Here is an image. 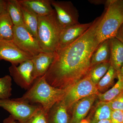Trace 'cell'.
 Wrapping results in <instances>:
<instances>
[{
    "label": "cell",
    "instance_id": "15",
    "mask_svg": "<svg viewBox=\"0 0 123 123\" xmlns=\"http://www.w3.org/2000/svg\"><path fill=\"white\" fill-rule=\"evenodd\" d=\"M19 3L30 9L38 17H44L55 11L51 0H18Z\"/></svg>",
    "mask_w": 123,
    "mask_h": 123
},
{
    "label": "cell",
    "instance_id": "26",
    "mask_svg": "<svg viewBox=\"0 0 123 123\" xmlns=\"http://www.w3.org/2000/svg\"><path fill=\"white\" fill-rule=\"evenodd\" d=\"M25 123H48V113L40 106Z\"/></svg>",
    "mask_w": 123,
    "mask_h": 123
},
{
    "label": "cell",
    "instance_id": "25",
    "mask_svg": "<svg viewBox=\"0 0 123 123\" xmlns=\"http://www.w3.org/2000/svg\"><path fill=\"white\" fill-rule=\"evenodd\" d=\"M12 78L6 75L0 78V99H9L12 95Z\"/></svg>",
    "mask_w": 123,
    "mask_h": 123
},
{
    "label": "cell",
    "instance_id": "34",
    "mask_svg": "<svg viewBox=\"0 0 123 123\" xmlns=\"http://www.w3.org/2000/svg\"><path fill=\"white\" fill-rule=\"evenodd\" d=\"M79 123H90L88 119H85L80 121Z\"/></svg>",
    "mask_w": 123,
    "mask_h": 123
},
{
    "label": "cell",
    "instance_id": "17",
    "mask_svg": "<svg viewBox=\"0 0 123 123\" xmlns=\"http://www.w3.org/2000/svg\"><path fill=\"white\" fill-rule=\"evenodd\" d=\"M112 111L107 103L99 101L92 109L88 119L90 123H97L103 120H111Z\"/></svg>",
    "mask_w": 123,
    "mask_h": 123
},
{
    "label": "cell",
    "instance_id": "13",
    "mask_svg": "<svg viewBox=\"0 0 123 123\" xmlns=\"http://www.w3.org/2000/svg\"><path fill=\"white\" fill-rule=\"evenodd\" d=\"M55 52H42L33 56L31 60L33 65V76L35 80L46 74L52 63Z\"/></svg>",
    "mask_w": 123,
    "mask_h": 123
},
{
    "label": "cell",
    "instance_id": "21",
    "mask_svg": "<svg viewBox=\"0 0 123 123\" xmlns=\"http://www.w3.org/2000/svg\"><path fill=\"white\" fill-rule=\"evenodd\" d=\"M14 26L7 12L0 16V40H13Z\"/></svg>",
    "mask_w": 123,
    "mask_h": 123
},
{
    "label": "cell",
    "instance_id": "35",
    "mask_svg": "<svg viewBox=\"0 0 123 123\" xmlns=\"http://www.w3.org/2000/svg\"><path fill=\"white\" fill-rule=\"evenodd\" d=\"M119 74L123 77V65H122V67H121V69H120V72Z\"/></svg>",
    "mask_w": 123,
    "mask_h": 123
},
{
    "label": "cell",
    "instance_id": "10",
    "mask_svg": "<svg viewBox=\"0 0 123 123\" xmlns=\"http://www.w3.org/2000/svg\"><path fill=\"white\" fill-rule=\"evenodd\" d=\"M33 56L20 49L12 40H0V60H4L17 65L31 60Z\"/></svg>",
    "mask_w": 123,
    "mask_h": 123
},
{
    "label": "cell",
    "instance_id": "16",
    "mask_svg": "<svg viewBox=\"0 0 123 123\" xmlns=\"http://www.w3.org/2000/svg\"><path fill=\"white\" fill-rule=\"evenodd\" d=\"M109 40L110 64L119 74L123 63V43L115 37Z\"/></svg>",
    "mask_w": 123,
    "mask_h": 123
},
{
    "label": "cell",
    "instance_id": "9",
    "mask_svg": "<svg viewBox=\"0 0 123 123\" xmlns=\"http://www.w3.org/2000/svg\"><path fill=\"white\" fill-rule=\"evenodd\" d=\"M33 65L31 60L19 64L18 66L11 64L9 68L10 76L21 88L28 90L35 80L33 76Z\"/></svg>",
    "mask_w": 123,
    "mask_h": 123
},
{
    "label": "cell",
    "instance_id": "22",
    "mask_svg": "<svg viewBox=\"0 0 123 123\" xmlns=\"http://www.w3.org/2000/svg\"><path fill=\"white\" fill-rule=\"evenodd\" d=\"M117 78V82L110 89L103 93L98 94V98L99 101L108 103L123 93V77L118 74Z\"/></svg>",
    "mask_w": 123,
    "mask_h": 123
},
{
    "label": "cell",
    "instance_id": "20",
    "mask_svg": "<svg viewBox=\"0 0 123 123\" xmlns=\"http://www.w3.org/2000/svg\"><path fill=\"white\" fill-rule=\"evenodd\" d=\"M7 12L14 25L24 26L21 5L18 0H7Z\"/></svg>",
    "mask_w": 123,
    "mask_h": 123
},
{
    "label": "cell",
    "instance_id": "2",
    "mask_svg": "<svg viewBox=\"0 0 123 123\" xmlns=\"http://www.w3.org/2000/svg\"><path fill=\"white\" fill-rule=\"evenodd\" d=\"M65 93V89L52 86L43 76L35 79L32 86L22 97L17 98L29 104H39L44 111L48 113L55 104L63 99Z\"/></svg>",
    "mask_w": 123,
    "mask_h": 123
},
{
    "label": "cell",
    "instance_id": "11",
    "mask_svg": "<svg viewBox=\"0 0 123 123\" xmlns=\"http://www.w3.org/2000/svg\"><path fill=\"white\" fill-rule=\"evenodd\" d=\"M92 23V22L84 24L79 23L64 28L57 49L65 47L76 40L89 29Z\"/></svg>",
    "mask_w": 123,
    "mask_h": 123
},
{
    "label": "cell",
    "instance_id": "8",
    "mask_svg": "<svg viewBox=\"0 0 123 123\" xmlns=\"http://www.w3.org/2000/svg\"><path fill=\"white\" fill-rule=\"evenodd\" d=\"M51 4L63 28L80 23L78 11L72 2L51 0Z\"/></svg>",
    "mask_w": 123,
    "mask_h": 123
},
{
    "label": "cell",
    "instance_id": "33",
    "mask_svg": "<svg viewBox=\"0 0 123 123\" xmlns=\"http://www.w3.org/2000/svg\"><path fill=\"white\" fill-rule=\"evenodd\" d=\"M97 123H111V120L106 119L101 120L97 122Z\"/></svg>",
    "mask_w": 123,
    "mask_h": 123
},
{
    "label": "cell",
    "instance_id": "24",
    "mask_svg": "<svg viewBox=\"0 0 123 123\" xmlns=\"http://www.w3.org/2000/svg\"><path fill=\"white\" fill-rule=\"evenodd\" d=\"M111 65L110 62H108L101 63L91 67L88 74L95 85L105 75Z\"/></svg>",
    "mask_w": 123,
    "mask_h": 123
},
{
    "label": "cell",
    "instance_id": "4",
    "mask_svg": "<svg viewBox=\"0 0 123 123\" xmlns=\"http://www.w3.org/2000/svg\"><path fill=\"white\" fill-rule=\"evenodd\" d=\"M37 39L42 51L53 52L57 50L63 28L57 19L55 11L50 15L38 17Z\"/></svg>",
    "mask_w": 123,
    "mask_h": 123
},
{
    "label": "cell",
    "instance_id": "3",
    "mask_svg": "<svg viewBox=\"0 0 123 123\" xmlns=\"http://www.w3.org/2000/svg\"><path fill=\"white\" fill-rule=\"evenodd\" d=\"M104 15L99 25L97 38L98 43L114 37L123 23V0H108Z\"/></svg>",
    "mask_w": 123,
    "mask_h": 123
},
{
    "label": "cell",
    "instance_id": "32",
    "mask_svg": "<svg viewBox=\"0 0 123 123\" xmlns=\"http://www.w3.org/2000/svg\"><path fill=\"white\" fill-rule=\"evenodd\" d=\"M89 2L95 5L105 4L106 0H90Z\"/></svg>",
    "mask_w": 123,
    "mask_h": 123
},
{
    "label": "cell",
    "instance_id": "5",
    "mask_svg": "<svg viewBox=\"0 0 123 123\" xmlns=\"http://www.w3.org/2000/svg\"><path fill=\"white\" fill-rule=\"evenodd\" d=\"M65 90L66 93L63 100L70 112L73 106L78 101L92 95H98L99 93L96 85L88 74Z\"/></svg>",
    "mask_w": 123,
    "mask_h": 123
},
{
    "label": "cell",
    "instance_id": "1",
    "mask_svg": "<svg viewBox=\"0 0 123 123\" xmlns=\"http://www.w3.org/2000/svg\"><path fill=\"white\" fill-rule=\"evenodd\" d=\"M104 13L76 40L55 52L52 63L44 75L52 86L65 89L88 74L92 55L99 44L97 35Z\"/></svg>",
    "mask_w": 123,
    "mask_h": 123
},
{
    "label": "cell",
    "instance_id": "7",
    "mask_svg": "<svg viewBox=\"0 0 123 123\" xmlns=\"http://www.w3.org/2000/svg\"><path fill=\"white\" fill-rule=\"evenodd\" d=\"M12 41L20 49L33 57L43 51L37 39L24 26H14Z\"/></svg>",
    "mask_w": 123,
    "mask_h": 123
},
{
    "label": "cell",
    "instance_id": "19",
    "mask_svg": "<svg viewBox=\"0 0 123 123\" xmlns=\"http://www.w3.org/2000/svg\"><path fill=\"white\" fill-rule=\"evenodd\" d=\"M20 5L25 27L35 38L37 39L38 16L27 7L21 4Z\"/></svg>",
    "mask_w": 123,
    "mask_h": 123
},
{
    "label": "cell",
    "instance_id": "28",
    "mask_svg": "<svg viewBox=\"0 0 123 123\" xmlns=\"http://www.w3.org/2000/svg\"><path fill=\"white\" fill-rule=\"evenodd\" d=\"M111 120V123H123V111H112Z\"/></svg>",
    "mask_w": 123,
    "mask_h": 123
},
{
    "label": "cell",
    "instance_id": "14",
    "mask_svg": "<svg viewBox=\"0 0 123 123\" xmlns=\"http://www.w3.org/2000/svg\"><path fill=\"white\" fill-rule=\"evenodd\" d=\"M70 114L62 99L55 104L48 111V123H70Z\"/></svg>",
    "mask_w": 123,
    "mask_h": 123
},
{
    "label": "cell",
    "instance_id": "31",
    "mask_svg": "<svg viewBox=\"0 0 123 123\" xmlns=\"http://www.w3.org/2000/svg\"><path fill=\"white\" fill-rule=\"evenodd\" d=\"M3 123H19L11 115L5 119L3 121Z\"/></svg>",
    "mask_w": 123,
    "mask_h": 123
},
{
    "label": "cell",
    "instance_id": "30",
    "mask_svg": "<svg viewBox=\"0 0 123 123\" xmlns=\"http://www.w3.org/2000/svg\"><path fill=\"white\" fill-rule=\"evenodd\" d=\"M115 37L123 43V23L117 31Z\"/></svg>",
    "mask_w": 123,
    "mask_h": 123
},
{
    "label": "cell",
    "instance_id": "12",
    "mask_svg": "<svg viewBox=\"0 0 123 123\" xmlns=\"http://www.w3.org/2000/svg\"><path fill=\"white\" fill-rule=\"evenodd\" d=\"M98 98V95H92L82 98L75 103L70 110V123H79L85 119Z\"/></svg>",
    "mask_w": 123,
    "mask_h": 123
},
{
    "label": "cell",
    "instance_id": "27",
    "mask_svg": "<svg viewBox=\"0 0 123 123\" xmlns=\"http://www.w3.org/2000/svg\"><path fill=\"white\" fill-rule=\"evenodd\" d=\"M107 103L112 111H123V93Z\"/></svg>",
    "mask_w": 123,
    "mask_h": 123
},
{
    "label": "cell",
    "instance_id": "18",
    "mask_svg": "<svg viewBox=\"0 0 123 123\" xmlns=\"http://www.w3.org/2000/svg\"><path fill=\"white\" fill-rule=\"evenodd\" d=\"M110 51L109 39L102 42L95 51L91 60V67L110 62Z\"/></svg>",
    "mask_w": 123,
    "mask_h": 123
},
{
    "label": "cell",
    "instance_id": "29",
    "mask_svg": "<svg viewBox=\"0 0 123 123\" xmlns=\"http://www.w3.org/2000/svg\"><path fill=\"white\" fill-rule=\"evenodd\" d=\"M7 0H0V16L7 12Z\"/></svg>",
    "mask_w": 123,
    "mask_h": 123
},
{
    "label": "cell",
    "instance_id": "6",
    "mask_svg": "<svg viewBox=\"0 0 123 123\" xmlns=\"http://www.w3.org/2000/svg\"><path fill=\"white\" fill-rule=\"evenodd\" d=\"M40 106L33 105L17 98L0 99V107L10 113L19 123H25Z\"/></svg>",
    "mask_w": 123,
    "mask_h": 123
},
{
    "label": "cell",
    "instance_id": "23",
    "mask_svg": "<svg viewBox=\"0 0 123 123\" xmlns=\"http://www.w3.org/2000/svg\"><path fill=\"white\" fill-rule=\"evenodd\" d=\"M118 72L111 65L105 75L96 85L98 92L103 93L113 86L115 85V79L118 77Z\"/></svg>",
    "mask_w": 123,
    "mask_h": 123
}]
</instances>
